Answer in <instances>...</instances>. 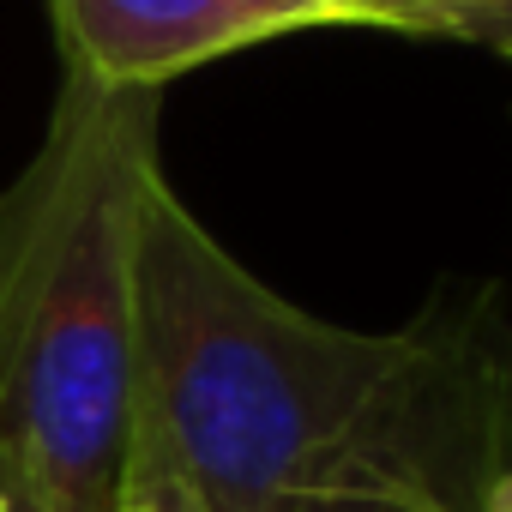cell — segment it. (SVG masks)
<instances>
[{
  "mask_svg": "<svg viewBox=\"0 0 512 512\" xmlns=\"http://www.w3.org/2000/svg\"><path fill=\"white\" fill-rule=\"evenodd\" d=\"M163 91L61 79L0 187V506L127 512L139 440V193Z\"/></svg>",
  "mask_w": 512,
  "mask_h": 512,
  "instance_id": "2",
  "label": "cell"
},
{
  "mask_svg": "<svg viewBox=\"0 0 512 512\" xmlns=\"http://www.w3.org/2000/svg\"><path fill=\"white\" fill-rule=\"evenodd\" d=\"M133 500H139L145 512H199V500H193L145 446H133Z\"/></svg>",
  "mask_w": 512,
  "mask_h": 512,
  "instance_id": "5",
  "label": "cell"
},
{
  "mask_svg": "<svg viewBox=\"0 0 512 512\" xmlns=\"http://www.w3.org/2000/svg\"><path fill=\"white\" fill-rule=\"evenodd\" d=\"M0 512H31V506H0Z\"/></svg>",
  "mask_w": 512,
  "mask_h": 512,
  "instance_id": "8",
  "label": "cell"
},
{
  "mask_svg": "<svg viewBox=\"0 0 512 512\" xmlns=\"http://www.w3.org/2000/svg\"><path fill=\"white\" fill-rule=\"evenodd\" d=\"M308 512H398V506H374V500H332V506H308Z\"/></svg>",
  "mask_w": 512,
  "mask_h": 512,
  "instance_id": "7",
  "label": "cell"
},
{
  "mask_svg": "<svg viewBox=\"0 0 512 512\" xmlns=\"http://www.w3.org/2000/svg\"><path fill=\"white\" fill-rule=\"evenodd\" d=\"M49 13L67 73L109 91H163L205 61L296 31H404L392 0H49Z\"/></svg>",
  "mask_w": 512,
  "mask_h": 512,
  "instance_id": "3",
  "label": "cell"
},
{
  "mask_svg": "<svg viewBox=\"0 0 512 512\" xmlns=\"http://www.w3.org/2000/svg\"><path fill=\"white\" fill-rule=\"evenodd\" d=\"M139 440L199 512H476L506 434L488 314L350 332L260 284L157 169L139 193Z\"/></svg>",
  "mask_w": 512,
  "mask_h": 512,
  "instance_id": "1",
  "label": "cell"
},
{
  "mask_svg": "<svg viewBox=\"0 0 512 512\" xmlns=\"http://www.w3.org/2000/svg\"><path fill=\"white\" fill-rule=\"evenodd\" d=\"M410 37H470L512 49V0H392Z\"/></svg>",
  "mask_w": 512,
  "mask_h": 512,
  "instance_id": "4",
  "label": "cell"
},
{
  "mask_svg": "<svg viewBox=\"0 0 512 512\" xmlns=\"http://www.w3.org/2000/svg\"><path fill=\"white\" fill-rule=\"evenodd\" d=\"M127 512H145V506H139V500H127Z\"/></svg>",
  "mask_w": 512,
  "mask_h": 512,
  "instance_id": "9",
  "label": "cell"
},
{
  "mask_svg": "<svg viewBox=\"0 0 512 512\" xmlns=\"http://www.w3.org/2000/svg\"><path fill=\"white\" fill-rule=\"evenodd\" d=\"M476 512H512V470H500V476L488 482V494H482Z\"/></svg>",
  "mask_w": 512,
  "mask_h": 512,
  "instance_id": "6",
  "label": "cell"
}]
</instances>
